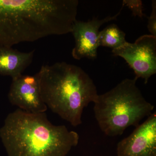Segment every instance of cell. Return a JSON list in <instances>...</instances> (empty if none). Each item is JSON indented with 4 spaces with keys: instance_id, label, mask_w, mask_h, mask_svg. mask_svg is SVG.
I'll return each instance as SVG.
<instances>
[{
    "instance_id": "obj_1",
    "label": "cell",
    "mask_w": 156,
    "mask_h": 156,
    "mask_svg": "<svg viewBox=\"0 0 156 156\" xmlns=\"http://www.w3.org/2000/svg\"><path fill=\"white\" fill-rule=\"evenodd\" d=\"M78 0H0V45L71 33Z\"/></svg>"
},
{
    "instance_id": "obj_2",
    "label": "cell",
    "mask_w": 156,
    "mask_h": 156,
    "mask_svg": "<svg viewBox=\"0 0 156 156\" xmlns=\"http://www.w3.org/2000/svg\"><path fill=\"white\" fill-rule=\"evenodd\" d=\"M1 135L8 156H66L80 139L65 126L52 124L45 113L19 108L7 117Z\"/></svg>"
},
{
    "instance_id": "obj_3",
    "label": "cell",
    "mask_w": 156,
    "mask_h": 156,
    "mask_svg": "<svg viewBox=\"0 0 156 156\" xmlns=\"http://www.w3.org/2000/svg\"><path fill=\"white\" fill-rule=\"evenodd\" d=\"M44 102L74 127L82 124L84 109L97 99L93 80L81 67L57 62L42 66L36 74Z\"/></svg>"
},
{
    "instance_id": "obj_4",
    "label": "cell",
    "mask_w": 156,
    "mask_h": 156,
    "mask_svg": "<svg viewBox=\"0 0 156 156\" xmlns=\"http://www.w3.org/2000/svg\"><path fill=\"white\" fill-rule=\"evenodd\" d=\"M137 79H126L108 92L98 95L94 112L101 131L110 136L121 135L130 126L137 127L154 106L146 100L136 85Z\"/></svg>"
},
{
    "instance_id": "obj_5",
    "label": "cell",
    "mask_w": 156,
    "mask_h": 156,
    "mask_svg": "<svg viewBox=\"0 0 156 156\" xmlns=\"http://www.w3.org/2000/svg\"><path fill=\"white\" fill-rule=\"evenodd\" d=\"M115 56L125 59L134 70L135 78H141L144 83L156 73V37L146 34L140 37L134 43L127 42L112 50Z\"/></svg>"
},
{
    "instance_id": "obj_6",
    "label": "cell",
    "mask_w": 156,
    "mask_h": 156,
    "mask_svg": "<svg viewBox=\"0 0 156 156\" xmlns=\"http://www.w3.org/2000/svg\"><path fill=\"white\" fill-rule=\"evenodd\" d=\"M124 8L122 5L120 11L113 16H108L104 19L93 18L87 22L76 20L73 25L71 33L75 45L72 51L73 58L77 60L87 58L95 59L97 57V49L99 29L106 23L115 20Z\"/></svg>"
},
{
    "instance_id": "obj_7",
    "label": "cell",
    "mask_w": 156,
    "mask_h": 156,
    "mask_svg": "<svg viewBox=\"0 0 156 156\" xmlns=\"http://www.w3.org/2000/svg\"><path fill=\"white\" fill-rule=\"evenodd\" d=\"M117 156H156V112L117 147Z\"/></svg>"
},
{
    "instance_id": "obj_8",
    "label": "cell",
    "mask_w": 156,
    "mask_h": 156,
    "mask_svg": "<svg viewBox=\"0 0 156 156\" xmlns=\"http://www.w3.org/2000/svg\"><path fill=\"white\" fill-rule=\"evenodd\" d=\"M12 80L8 97L12 105L32 113H43L47 111L48 107L42 98L35 75H22Z\"/></svg>"
},
{
    "instance_id": "obj_9",
    "label": "cell",
    "mask_w": 156,
    "mask_h": 156,
    "mask_svg": "<svg viewBox=\"0 0 156 156\" xmlns=\"http://www.w3.org/2000/svg\"><path fill=\"white\" fill-rule=\"evenodd\" d=\"M35 50L22 52L12 47L0 45V75L12 80L22 75L33 60Z\"/></svg>"
},
{
    "instance_id": "obj_10",
    "label": "cell",
    "mask_w": 156,
    "mask_h": 156,
    "mask_svg": "<svg viewBox=\"0 0 156 156\" xmlns=\"http://www.w3.org/2000/svg\"><path fill=\"white\" fill-rule=\"evenodd\" d=\"M126 34L116 24H110L103 30L99 32L98 36V46L118 49L127 43Z\"/></svg>"
},
{
    "instance_id": "obj_11",
    "label": "cell",
    "mask_w": 156,
    "mask_h": 156,
    "mask_svg": "<svg viewBox=\"0 0 156 156\" xmlns=\"http://www.w3.org/2000/svg\"><path fill=\"white\" fill-rule=\"evenodd\" d=\"M122 5L128 7L132 12V14L134 17H138L143 18L146 16L143 12V6L142 2L140 0H124Z\"/></svg>"
},
{
    "instance_id": "obj_12",
    "label": "cell",
    "mask_w": 156,
    "mask_h": 156,
    "mask_svg": "<svg viewBox=\"0 0 156 156\" xmlns=\"http://www.w3.org/2000/svg\"><path fill=\"white\" fill-rule=\"evenodd\" d=\"M151 13L148 18L147 29L151 35L156 37V1H152Z\"/></svg>"
}]
</instances>
